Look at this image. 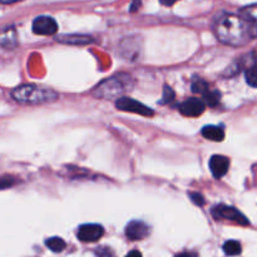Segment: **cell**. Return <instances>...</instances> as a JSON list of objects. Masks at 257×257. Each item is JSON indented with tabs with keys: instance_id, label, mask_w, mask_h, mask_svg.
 Masks as SVG:
<instances>
[{
	"instance_id": "cell-23",
	"label": "cell",
	"mask_w": 257,
	"mask_h": 257,
	"mask_svg": "<svg viewBox=\"0 0 257 257\" xmlns=\"http://www.w3.org/2000/svg\"><path fill=\"white\" fill-rule=\"evenodd\" d=\"M190 197H191V200H192L197 206L205 205V198H203V196L201 195V193L192 192V193H190Z\"/></svg>"
},
{
	"instance_id": "cell-1",
	"label": "cell",
	"mask_w": 257,
	"mask_h": 257,
	"mask_svg": "<svg viewBox=\"0 0 257 257\" xmlns=\"http://www.w3.org/2000/svg\"><path fill=\"white\" fill-rule=\"evenodd\" d=\"M215 33L225 44L240 47L257 37V24L247 22L242 17L223 15L216 22Z\"/></svg>"
},
{
	"instance_id": "cell-15",
	"label": "cell",
	"mask_w": 257,
	"mask_h": 257,
	"mask_svg": "<svg viewBox=\"0 0 257 257\" xmlns=\"http://www.w3.org/2000/svg\"><path fill=\"white\" fill-rule=\"evenodd\" d=\"M223 251H225V253L227 256H237L242 251V247H241V243L238 241L230 240L227 242H225V245H223Z\"/></svg>"
},
{
	"instance_id": "cell-14",
	"label": "cell",
	"mask_w": 257,
	"mask_h": 257,
	"mask_svg": "<svg viewBox=\"0 0 257 257\" xmlns=\"http://www.w3.org/2000/svg\"><path fill=\"white\" fill-rule=\"evenodd\" d=\"M45 245L53 252H62V251H64L67 243L60 237H50L45 241Z\"/></svg>"
},
{
	"instance_id": "cell-16",
	"label": "cell",
	"mask_w": 257,
	"mask_h": 257,
	"mask_svg": "<svg viewBox=\"0 0 257 257\" xmlns=\"http://www.w3.org/2000/svg\"><path fill=\"white\" fill-rule=\"evenodd\" d=\"M241 17H242L243 19L247 20V22L255 23V24H257V5H251V7H247L245 8V9H242V12H241Z\"/></svg>"
},
{
	"instance_id": "cell-13",
	"label": "cell",
	"mask_w": 257,
	"mask_h": 257,
	"mask_svg": "<svg viewBox=\"0 0 257 257\" xmlns=\"http://www.w3.org/2000/svg\"><path fill=\"white\" fill-rule=\"evenodd\" d=\"M58 42L65 43V44H77V45H85V44H90L94 40L92 39V37L89 35H77V34H72V35H60L58 38Z\"/></svg>"
},
{
	"instance_id": "cell-26",
	"label": "cell",
	"mask_w": 257,
	"mask_h": 257,
	"mask_svg": "<svg viewBox=\"0 0 257 257\" xmlns=\"http://www.w3.org/2000/svg\"><path fill=\"white\" fill-rule=\"evenodd\" d=\"M125 257H142V253H141L140 251L135 250V251H131V252L128 253V255Z\"/></svg>"
},
{
	"instance_id": "cell-21",
	"label": "cell",
	"mask_w": 257,
	"mask_h": 257,
	"mask_svg": "<svg viewBox=\"0 0 257 257\" xmlns=\"http://www.w3.org/2000/svg\"><path fill=\"white\" fill-rule=\"evenodd\" d=\"M17 182L14 177H10V176H5V177L0 178V190H5V188L12 187L14 183Z\"/></svg>"
},
{
	"instance_id": "cell-28",
	"label": "cell",
	"mask_w": 257,
	"mask_h": 257,
	"mask_svg": "<svg viewBox=\"0 0 257 257\" xmlns=\"http://www.w3.org/2000/svg\"><path fill=\"white\" fill-rule=\"evenodd\" d=\"M17 2H19V0H0L2 4H14Z\"/></svg>"
},
{
	"instance_id": "cell-6",
	"label": "cell",
	"mask_w": 257,
	"mask_h": 257,
	"mask_svg": "<svg viewBox=\"0 0 257 257\" xmlns=\"http://www.w3.org/2000/svg\"><path fill=\"white\" fill-rule=\"evenodd\" d=\"M103 233H104V228L100 225L87 223L78 228L77 236L82 242H97L99 238H102Z\"/></svg>"
},
{
	"instance_id": "cell-5",
	"label": "cell",
	"mask_w": 257,
	"mask_h": 257,
	"mask_svg": "<svg viewBox=\"0 0 257 257\" xmlns=\"http://www.w3.org/2000/svg\"><path fill=\"white\" fill-rule=\"evenodd\" d=\"M115 107L119 110L137 113V114L145 115V117H152V115L155 114V112H153L150 107H147V105L142 104V103L137 102V100L128 97L118 98L117 102H115Z\"/></svg>"
},
{
	"instance_id": "cell-10",
	"label": "cell",
	"mask_w": 257,
	"mask_h": 257,
	"mask_svg": "<svg viewBox=\"0 0 257 257\" xmlns=\"http://www.w3.org/2000/svg\"><path fill=\"white\" fill-rule=\"evenodd\" d=\"M210 170L215 178H222L227 173L228 167H230V160L225 156L215 155L210 160Z\"/></svg>"
},
{
	"instance_id": "cell-20",
	"label": "cell",
	"mask_w": 257,
	"mask_h": 257,
	"mask_svg": "<svg viewBox=\"0 0 257 257\" xmlns=\"http://www.w3.org/2000/svg\"><path fill=\"white\" fill-rule=\"evenodd\" d=\"M175 99V92L171 87L166 85L165 89H163V100L162 103H170Z\"/></svg>"
},
{
	"instance_id": "cell-19",
	"label": "cell",
	"mask_w": 257,
	"mask_h": 257,
	"mask_svg": "<svg viewBox=\"0 0 257 257\" xmlns=\"http://www.w3.org/2000/svg\"><path fill=\"white\" fill-rule=\"evenodd\" d=\"M210 89L207 83L202 79H197L196 82L192 83V92L193 93H200V94H205L207 90Z\"/></svg>"
},
{
	"instance_id": "cell-24",
	"label": "cell",
	"mask_w": 257,
	"mask_h": 257,
	"mask_svg": "<svg viewBox=\"0 0 257 257\" xmlns=\"http://www.w3.org/2000/svg\"><path fill=\"white\" fill-rule=\"evenodd\" d=\"M141 2H142V0H133L132 4H131V8H130L131 12H132V13L137 12V10L140 9V7H141Z\"/></svg>"
},
{
	"instance_id": "cell-3",
	"label": "cell",
	"mask_w": 257,
	"mask_h": 257,
	"mask_svg": "<svg viewBox=\"0 0 257 257\" xmlns=\"http://www.w3.org/2000/svg\"><path fill=\"white\" fill-rule=\"evenodd\" d=\"M12 95L17 102L25 103V104H42V103L55 102L58 99L57 92L34 84L19 85L13 90Z\"/></svg>"
},
{
	"instance_id": "cell-18",
	"label": "cell",
	"mask_w": 257,
	"mask_h": 257,
	"mask_svg": "<svg viewBox=\"0 0 257 257\" xmlns=\"http://www.w3.org/2000/svg\"><path fill=\"white\" fill-rule=\"evenodd\" d=\"M246 82L251 85V87L257 88V65L251 67L246 70Z\"/></svg>"
},
{
	"instance_id": "cell-9",
	"label": "cell",
	"mask_w": 257,
	"mask_h": 257,
	"mask_svg": "<svg viewBox=\"0 0 257 257\" xmlns=\"http://www.w3.org/2000/svg\"><path fill=\"white\" fill-rule=\"evenodd\" d=\"M150 235V227L142 221H132L125 227V236L132 241L143 240Z\"/></svg>"
},
{
	"instance_id": "cell-27",
	"label": "cell",
	"mask_w": 257,
	"mask_h": 257,
	"mask_svg": "<svg viewBox=\"0 0 257 257\" xmlns=\"http://www.w3.org/2000/svg\"><path fill=\"white\" fill-rule=\"evenodd\" d=\"M175 257H197L195 253H190V252H183V253H178L177 256Z\"/></svg>"
},
{
	"instance_id": "cell-17",
	"label": "cell",
	"mask_w": 257,
	"mask_h": 257,
	"mask_svg": "<svg viewBox=\"0 0 257 257\" xmlns=\"http://www.w3.org/2000/svg\"><path fill=\"white\" fill-rule=\"evenodd\" d=\"M203 98H205V103H207L211 107H215V105L218 104L221 99V94L217 92V90H211L208 89L207 92L203 94Z\"/></svg>"
},
{
	"instance_id": "cell-12",
	"label": "cell",
	"mask_w": 257,
	"mask_h": 257,
	"mask_svg": "<svg viewBox=\"0 0 257 257\" xmlns=\"http://www.w3.org/2000/svg\"><path fill=\"white\" fill-rule=\"evenodd\" d=\"M202 136L206 140L213 141V142H221L225 138V131L217 125H206L202 128Z\"/></svg>"
},
{
	"instance_id": "cell-8",
	"label": "cell",
	"mask_w": 257,
	"mask_h": 257,
	"mask_svg": "<svg viewBox=\"0 0 257 257\" xmlns=\"http://www.w3.org/2000/svg\"><path fill=\"white\" fill-rule=\"evenodd\" d=\"M206 109L205 100L200 98H190L180 105V112L186 117H198Z\"/></svg>"
},
{
	"instance_id": "cell-25",
	"label": "cell",
	"mask_w": 257,
	"mask_h": 257,
	"mask_svg": "<svg viewBox=\"0 0 257 257\" xmlns=\"http://www.w3.org/2000/svg\"><path fill=\"white\" fill-rule=\"evenodd\" d=\"M160 2L162 3L163 5H166V7H171V5H173L176 2H178V0H160Z\"/></svg>"
},
{
	"instance_id": "cell-22",
	"label": "cell",
	"mask_w": 257,
	"mask_h": 257,
	"mask_svg": "<svg viewBox=\"0 0 257 257\" xmlns=\"http://www.w3.org/2000/svg\"><path fill=\"white\" fill-rule=\"evenodd\" d=\"M95 256L97 257H115L114 252L109 247H99L95 250Z\"/></svg>"
},
{
	"instance_id": "cell-7",
	"label": "cell",
	"mask_w": 257,
	"mask_h": 257,
	"mask_svg": "<svg viewBox=\"0 0 257 257\" xmlns=\"http://www.w3.org/2000/svg\"><path fill=\"white\" fill-rule=\"evenodd\" d=\"M57 30V22L50 17H38L33 22V32L38 35H53Z\"/></svg>"
},
{
	"instance_id": "cell-11",
	"label": "cell",
	"mask_w": 257,
	"mask_h": 257,
	"mask_svg": "<svg viewBox=\"0 0 257 257\" xmlns=\"http://www.w3.org/2000/svg\"><path fill=\"white\" fill-rule=\"evenodd\" d=\"M18 44L17 30L14 27H4L0 29V47L5 49H13Z\"/></svg>"
},
{
	"instance_id": "cell-2",
	"label": "cell",
	"mask_w": 257,
	"mask_h": 257,
	"mask_svg": "<svg viewBox=\"0 0 257 257\" xmlns=\"http://www.w3.org/2000/svg\"><path fill=\"white\" fill-rule=\"evenodd\" d=\"M133 79L130 74L120 73V74L113 75L112 78L107 80H103L102 83L97 85L93 90V94L102 99H118L123 97L124 93L132 89Z\"/></svg>"
},
{
	"instance_id": "cell-4",
	"label": "cell",
	"mask_w": 257,
	"mask_h": 257,
	"mask_svg": "<svg viewBox=\"0 0 257 257\" xmlns=\"http://www.w3.org/2000/svg\"><path fill=\"white\" fill-rule=\"evenodd\" d=\"M212 215L216 220H228L233 221V222L238 223V225L247 226L248 220L238 210H236L235 207H230V206L226 205H220L216 206L212 210Z\"/></svg>"
}]
</instances>
